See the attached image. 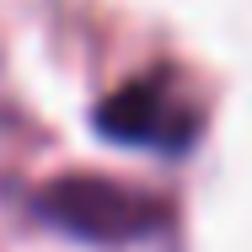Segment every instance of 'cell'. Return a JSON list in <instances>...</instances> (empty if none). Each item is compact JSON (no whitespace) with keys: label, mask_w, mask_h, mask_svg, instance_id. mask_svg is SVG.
<instances>
[{"label":"cell","mask_w":252,"mask_h":252,"mask_svg":"<svg viewBox=\"0 0 252 252\" xmlns=\"http://www.w3.org/2000/svg\"><path fill=\"white\" fill-rule=\"evenodd\" d=\"M43 220H54L59 231L81 236V242H145L166 225V209L145 199L140 188L107 183V177H64L43 188Z\"/></svg>","instance_id":"6da1fadb"},{"label":"cell","mask_w":252,"mask_h":252,"mask_svg":"<svg viewBox=\"0 0 252 252\" xmlns=\"http://www.w3.org/2000/svg\"><path fill=\"white\" fill-rule=\"evenodd\" d=\"M97 129L118 145H145V151H188L193 134H199V118L183 107V102L166 92V81H129L124 92L97 107Z\"/></svg>","instance_id":"7a4b0ae2"}]
</instances>
